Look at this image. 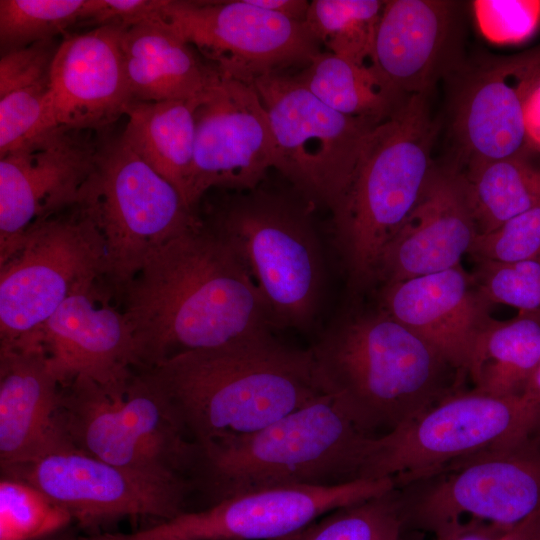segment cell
<instances>
[{
    "label": "cell",
    "mask_w": 540,
    "mask_h": 540,
    "mask_svg": "<svg viewBox=\"0 0 540 540\" xmlns=\"http://www.w3.org/2000/svg\"><path fill=\"white\" fill-rule=\"evenodd\" d=\"M120 293L143 369L273 329L244 265L202 221L155 251Z\"/></svg>",
    "instance_id": "cell-1"
},
{
    "label": "cell",
    "mask_w": 540,
    "mask_h": 540,
    "mask_svg": "<svg viewBox=\"0 0 540 540\" xmlns=\"http://www.w3.org/2000/svg\"><path fill=\"white\" fill-rule=\"evenodd\" d=\"M145 370L200 450L255 433L327 393L311 348L289 347L272 333Z\"/></svg>",
    "instance_id": "cell-2"
},
{
    "label": "cell",
    "mask_w": 540,
    "mask_h": 540,
    "mask_svg": "<svg viewBox=\"0 0 540 540\" xmlns=\"http://www.w3.org/2000/svg\"><path fill=\"white\" fill-rule=\"evenodd\" d=\"M327 393L363 434L406 424L458 391V371L381 309L346 317L311 348Z\"/></svg>",
    "instance_id": "cell-3"
},
{
    "label": "cell",
    "mask_w": 540,
    "mask_h": 540,
    "mask_svg": "<svg viewBox=\"0 0 540 540\" xmlns=\"http://www.w3.org/2000/svg\"><path fill=\"white\" fill-rule=\"evenodd\" d=\"M438 125L429 93L414 94L367 135L348 187L332 212L350 291L376 282L380 257L422 196L436 164Z\"/></svg>",
    "instance_id": "cell-4"
},
{
    "label": "cell",
    "mask_w": 540,
    "mask_h": 540,
    "mask_svg": "<svg viewBox=\"0 0 540 540\" xmlns=\"http://www.w3.org/2000/svg\"><path fill=\"white\" fill-rule=\"evenodd\" d=\"M369 437L326 393L255 433L198 449L190 481L214 504L265 488L360 480Z\"/></svg>",
    "instance_id": "cell-5"
},
{
    "label": "cell",
    "mask_w": 540,
    "mask_h": 540,
    "mask_svg": "<svg viewBox=\"0 0 540 540\" xmlns=\"http://www.w3.org/2000/svg\"><path fill=\"white\" fill-rule=\"evenodd\" d=\"M205 224L244 265L273 328H309L321 309L326 274L308 204L256 188L226 197Z\"/></svg>",
    "instance_id": "cell-6"
},
{
    "label": "cell",
    "mask_w": 540,
    "mask_h": 540,
    "mask_svg": "<svg viewBox=\"0 0 540 540\" xmlns=\"http://www.w3.org/2000/svg\"><path fill=\"white\" fill-rule=\"evenodd\" d=\"M58 429L65 442L110 464L155 474H191L197 457L164 394L142 368L107 381L62 386Z\"/></svg>",
    "instance_id": "cell-7"
},
{
    "label": "cell",
    "mask_w": 540,
    "mask_h": 540,
    "mask_svg": "<svg viewBox=\"0 0 540 540\" xmlns=\"http://www.w3.org/2000/svg\"><path fill=\"white\" fill-rule=\"evenodd\" d=\"M76 205L102 237L104 279L119 293L155 251L201 221L122 135L108 132Z\"/></svg>",
    "instance_id": "cell-8"
},
{
    "label": "cell",
    "mask_w": 540,
    "mask_h": 540,
    "mask_svg": "<svg viewBox=\"0 0 540 540\" xmlns=\"http://www.w3.org/2000/svg\"><path fill=\"white\" fill-rule=\"evenodd\" d=\"M540 434V411L522 396L456 391L401 427L369 437L361 479L393 478L396 488L493 447Z\"/></svg>",
    "instance_id": "cell-9"
},
{
    "label": "cell",
    "mask_w": 540,
    "mask_h": 540,
    "mask_svg": "<svg viewBox=\"0 0 540 540\" xmlns=\"http://www.w3.org/2000/svg\"><path fill=\"white\" fill-rule=\"evenodd\" d=\"M405 526L436 534L469 520L510 530L540 509V434L395 488Z\"/></svg>",
    "instance_id": "cell-10"
},
{
    "label": "cell",
    "mask_w": 540,
    "mask_h": 540,
    "mask_svg": "<svg viewBox=\"0 0 540 540\" xmlns=\"http://www.w3.org/2000/svg\"><path fill=\"white\" fill-rule=\"evenodd\" d=\"M104 270L102 237L77 205L35 222L0 264V349L41 344L42 325Z\"/></svg>",
    "instance_id": "cell-11"
},
{
    "label": "cell",
    "mask_w": 540,
    "mask_h": 540,
    "mask_svg": "<svg viewBox=\"0 0 540 540\" xmlns=\"http://www.w3.org/2000/svg\"><path fill=\"white\" fill-rule=\"evenodd\" d=\"M251 84L270 120L276 169L306 201L333 212L348 187L367 135L380 122L333 110L285 71L263 74Z\"/></svg>",
    "instance_id": "cell-12"
},
{
    "label": "cell",
    "mask_w": 540,
    "mask_h": 540,
    "mask_svg": "<svg viewBox=\"0 0 540 540\" xmlns=\"http://www.w3.org/2000/svg\"><path fill=\"white\" fill-rule=\"evenodd\" d=\"M1 476L33 485L90 528L125 517L169 520L184 512L192 487L186 477L116 466L65 441L29 460L1 466Z\"/></svg>",
    "instance_id": "cell-13"
},
{
    "label": "cell",
    "mask_w": 540,
    "mask_h": 540,
    "mask_svg": "<svg viewBox=\"0 0 540 540\" xmlns=\"http://www.w3.org/2000/svg\"><path fill=\"white\" fill-rule=\"evenodd\" d=\"M393 478L332 486H280L240 493L132 534L94 540H284L323 515L395 489Z\"/></svg>",
    "instance_id": "cell-14"
},
{
    "label": "cell",
    "mask_w": 540,
    "mask_h": 540,
    "mask_svg": "<svg viewBox=\"0 0 540 540\" xmlns=\"http://www.w3.org/2000/svg\"><path fill=\"white\" fill-rule=\"evenodd\" d=\"M160 17L221 72L247 83L306 66L321 52L304 23L250 0H165Z\"/></svg>",
    "instance_id": "cell-15"
},
{
    "label": "cell",
    "mask_w": 540,
    "mask_h": 540,
    "mask_svg": "<svg viewBox=\"0 0 540 540\" xmlns=\"http://www.w3.org/2000/svg\"><path fill=\"white\" fill-rule=\"evenodd\" d=\"M277 153L267 111L251 83L224 75L195 110L194 156L185 201L195 210L211 188H257Z\"/></svg>",
    "instance_id": "cell-16"
},
{
    "label": "cell",
    "mask_w": 540,
    "mask_h": 540,
    "mask_svg": "<svg viewBox=\"0 0 540 540\" xmlns=\"http://www.w3.org/2000/svg\"><path fill=\"white\" fill-rule=\"evenodd\" d=\"M106 133L56 126L0 157V264L35 222L77 204Z\"/></svg>",
    "instance_id": "cell-17"
},
{
    "label": "cell",
    "mask_w": 540,
    "mask_h": 540,
    "mask_svg": "<svg viewBox=\"0 0 540 540\" xmlns=\"http://www.w3.org/2000/svg\"><path fill=\"white\" fill-rule=\"evenodd\" d=\"M462 66V65H461ZM451 132L461 172L510 156L529 144L525 107L540 81V44L511 56L459 68Z\"/></svg>",
    "instance_id": "cell-18"
},
{
    "label": "cell",
    "mask_w": 540,
    "mask_h": 540,
    "mask_svg": "<svg viewBox=\"0 0 540 540\" xmlns=\"http://www.w3.org/2000/svg\"><path fill=\"white\" fill-rule=\"evenodd\" d=\"M459 12L455 1H385L369 65L403 98L430 93L461 67Z\"/></svg>",
    "instance_id": "cell-19"
},
{
    "label": "cell",
    "mask_w": 540,
    "mask_h": 540,
    "mask_svg": "<svg viewBox=\"0 0 540 540\" xmlns=\"http://www.w3.org/2000/svg\"><path fill=\"white\" fill-rule=\"evenodd\" d=\"M477 235L463 173L453 165H436L418 203L384 249L376 282L385 285L456 267Z\"/></svg>",
    "instance_id": "cell-20"
},
{
    "label": "cell",
    "mask_w": 540,
    "mask_h": 540,
    "mask_svg": "<svg viewBox=\"0 0 540 540\" xmlns=\"http://www.w3.org/2000/svg\"><path fill=\"white\" fill-rule=\"evenodd\" d=\"M379 309L411 329L463 376L493 318L472 273L462 265L382 285Z\"/></svg>",
    "instance_id": "cell-21"
},
{
    "label": "cell",
    "mask_w": 540,
    "mask_h": 540,
    "mask_svg": "<svg viewBox=\"0 0 540 540\" xmlns=\"http://www.w3.org/2000/svg\"><path fill=\"white\" fill-rule=\"evenodd\" d=\"M123 28L100 26L63 38L50 76L56 126L108 132L132 101L121 49Z\"/></svg>",
    "instance_id": "cell-22"
},
{
    "label": "cell",
    "mask_w": 540,
    "mask_h": 540,
    "mask_svg": "<svg viewBox=\"0 0 540 540\" xmlns=\"http://www.w3.org/2000/svg\"><path fill=\"white\" fill-rule=\"evenodd\" d=\"M99 281L77 288L39 330L49 366L62 386L79 377L107 381L139 368L132 329L123 311L105 301Z\"/></svg>",
    "instance_id": "cell-23"
},
{
    "label": "cell",
    "mask_w": 540,
    "mask_h": 540,
    "mask_svg": "<svg viewBox=\"0 0 540 540\" xmlns=\"http://www.w3.org/2000/svg\"><path fill=\"white\" fill-rule=\"evenodd\" d=\"M61 391L42 345L0 349V466L29 460L62 441Z\"/></svg>",
    "instance_id": "cell-24"
},
{
    "label": "cell",
    "mask_w": 540,
    "mask_h": 540,
    "mask_svg": "<svg viewBox=\"0 0 540 540\" xmlns=\"http://www.w3.org/2000/svg\"><path fill=\"white\" fill-rule=\"evenodd\" d=\"M121 49L135 101L200 99L225 75L160 15L124 29Z\"/></svg>",
    "instance_id": "cell-25"
},
{
    "label": "cell",
    "mask_w": 540,
    "mask_h": 540,
    "mask_svg": "<svg viewBox=\"0 0 540 540\" xmlns=\"http://www.w3.org/2000/svg\"><path fill=\"white\" fill-rule=\"evenodd\" d=\"M202 98L161 102L132 100L125 111L128 122L121 134L123 140L169 181L184 200L194 156L195 110Z\"/></svg>",
    "instance_id": "cell-26"
},
{
    "label": "cell",
    "mask_w": 540,
    "mask_h": 540,
    "mask_svg": "<svg viewBox=\"0 0 540 540\" xmlns=\"http://www.w3.org/2000/svg\"><path fill=\"white\" fill-rule=\"evenodd\" d=\"M540 359V312L492 319L477 339L467 371L474 390L497 397L522 396Z\"/></svg>",
    "instance_id": "cell-27"
},
{
    "label": "cell",
    "mask_w": 540,
    "mask_h": 540,
    "mask_svg": "<svg viewBox=\"0 0 540 540\" xmlns=\"http://www.w3.org/2000/svg\"><path fill=\"white\" fill-rule=\"evenodd\" d=\"M478 234H487L540 205V147L462 172Z\"/></svg>",
    "instance_id": "cell-28"
},
{
    "label": "cell",
    "mask_w": 540,
    "mask_h": 540,
    "mask_svg": "<svg viewBox=\"0 0 540 540\" xmlns=\"http://www.w3.org/2000/svg\"><path fill=\"white\" fill-rule=\"evenodd\" d=\"M295 76L333 110L377 122L388 118L407 99L397 95L370 65L330 52L321 51Z\"/></svg>",
    "instance_id": "cell-29"
},
{
    "label": "cell",
    "mask_w": 540,
    "mask_h": 540,
    "mask_svg": "<svg viewBox=\"0 0 540 540\" xmlns=\"http://www.w3.org/2000/svg\"><path fill=\"white\" fill-rule=\"evenodd\" d=\"M384 4L382 0H312L304 24L328 52L369 65Z\"/></svg>",
    "instance_id": "cell-30"
},
{
    "label": "cell",
    "mask_w": 540,
    "mask_h": 540,
    "mask_svg": "<svg viewBox=\"0 0 540 540\" xmlns=\"http://www.w3.org/2000/svg\"><path fill=\"white\" fill-rule=\"evenodd\" d=\"M92 0H0L1 55L85 26Z\"/></svg>",
    "instance_id": "cell-31"
},
{
    "label": "cell",
    "mask_w": 540,
    "mask_h": 540,
    "mask_svg": "<svg viewBox=\"0 0 540 540\" xmlns=\"http://www.w3.org/2000/svg\"><path fill=\"white\" fill-rule=\"evenodd\" d=\"M403 528L393 489L335 509L284 540H402Z\"/></svg>",
    "instance_id": "cell-32"
},
{
    "label": "cell",
    "mask_w": 540,
    "mask_h": 540,
    "mask_svg": "<svg viewBox=\"0 0 540 540\" xmlns=\"http://www.w3.org/2000/svg\"><path fill=\"white\" fill-rule=\"evenodd\" d=\"M71 514L33 485L0 480V540H33L70 527Z\"/></svg>",
    "instance_id": "cell-33"
},
{
    "label": "cell",
    "mask_w": 540,
    "mask_h": 540,
    "mask_svg": "<svg viewBox=\"0 0 540 540\" xmlns=\"http://www.w3.org/2000/svg\"><path fill=\"white\" fill-rule=\"evenodd\" d=\"M476 263L472 275L489 304L540 312V260Z\"/></svg>",
    "instance_id": "cell-34"
},
{
    "label": "cell",
    "mask_w": 540,
    "mask_h": 540,
    "mask_svg": "<svg viewBox=\"0 0 540 540\" xmlns=\"http://www.w3.org/2000/svg\"><path fill=\"white\" fill-rule=\"evenodd\" d=\"M54 127L50 82L1 97L0 157Z\"/></svg>",
    "instance_id": "cell-35"
},
{
    "label": "cell",
    "mask_w": 540,
    "mask_h": 540,
    "mask_svg": "<svg viewBox=\"0 0 540 540\" xmlns=\"http://www.w3.org/2000/svg\"><path fill=\"white\" fill-rule=\"evenodd\" d=\"M468 254L476 262L540 260V205L490 233L478 234Z\"/></svg>",
    "instance_id": "cell-36"
},
{
    "label": "cell",
    "mask_w": 540,
    "mask_h": 540,
    "mask_svg": "<svg viewBox=\"0 0 540 540\" xmlns=\"http://www.w3.org/2000/svg\"><path fill=\"white\" fill-rule=\"evenodd\" d=\"M482 34L496 44H517L530 38L540 25V1H473Z\"/></svg>",
    "instance_id": "cell-37"
},
{
    "label": "cell",
    "mask_w": 540,
    "mask_h": 540,
    "mask_svg": "<svg viewBox=\"0 0 540 540\" xmlns=\"http://www.w3.org/2000/svg\"><path fill=\"white\" fill-rule=\"evenodd\" d=\"M61 43L62 40L56 37L2 54L0 98L18 90L49 83Z\"/></svg>",
    "instance_id": "cell-38"
},
{
    "label": "cell",
    "mask_w": 540,
    "mask_h": 540,
    "mask_svg": "<svg viewBox=\"0 0 540 540\" xmlns=\"http://www.w3.org/2000/svg\"><path fill=\"white\" fill-rule=\"evenodd\" d=\"M165 0H92L86 26L129 28L160 15Z\"/></svg>",
    "instance_id": "cell-39"
},
{
    "label": "cell",
    "mask_w": 540,
    "mask_h": 540,
    "mask_svg": "<svg viewBox=\"0 0 540 540\" xmlns=\"http://www.w3.org/2000/svg\"><path fill=\"white\" fill-rule=\"evenodd\" d=\"M508 530L469 520L452 525L436 534L434 540H500Z\"/></svg>",
    "instance_id": "cell-40"
},
{
    "label": "cell",
    "mask_w": 540,
    "mask_h": 540,
    "mask_svg": "<svg viewBox=\"0 0 540 540\" xmlns=\"http://www.w3.org/2000/svg\"><path fill=\"white\" fill-rule=\"evenodd\" d=\"M250 2L257 7L301 23L305 21L310 4L307 0H250Z\"/></svg>",
    "instance_id": "cell-41"
},
{
    "label": "cell",
    "mask_w": 540,
    "mask_h": 540,
    "mask_svg": "<svg viewBox=\"0 0 540 540\" xmlns=\"http://www.w3.org/2000/svg\"><path fill=\"white\" fill-rule=\"evenodd\" d=\"M525 128L528 141L540 147V81L532 90L526 103Z\"/></svg>",
    "instance_id": "cell-42"
},
{
    "label": "cell",
    "mask_w": 540,
    "mask_h": 540,
    "mask_svg": "<svg viewBox=\"0 0 540 540\" xmlns=\"http://www.w3.org/2000/svg\"><path fill=\"white\" fill-rule=\"evenodd\" d=\"M522 397L540 411V359Z\"/></svg>",
    "instance_id": "cell-43"
},
{
    "label": "cell",
    "mask_w": 540,
    "mask_h": 540,
    "mask_svg": "<svg viewBox=\"0 0 540 540\" xmlns=\"http://www.w3.org/2000/svg\"><path fill=\"white\" fill-rule=\"evenodd\" d=\"M500 540H529V517L519 525L506 531Z\"/></svg>",
    "instance_id": "cell-44"
},
{
    "label": "cell",
    "mask_w": 540,
    "mask_h": 540,
    "mask_svg": "<svg viewBox=\"0 0 540 540\" xmlns=\"http://www.w3.org/2000/svg\"><path fill=\"white\" fill-rule=\"evenodd\" d=\"M80 537L77 536L74 530L70 529V527L61 530L59 532L40 537L33 540H79Z\"/></svg>",
    "instance_id": "cell-45"
},
{
    "label": "cell",
    "mask_w": 540,
    "mask_h": 540,
    "mask_svg": "<svg viewBox=\"0 0 540 540\" xmlns=\"http://www.w3.org/2000/svg\"><path fill=\"white\" fill-rule=\"evenodd\" d=\"M529 540H540V509L529 517Z\"/></svg>",
    "instance_id": "cell-46"
}]
</instances>
